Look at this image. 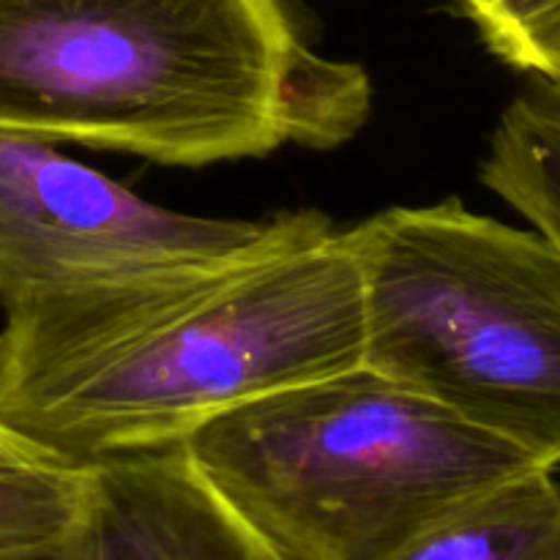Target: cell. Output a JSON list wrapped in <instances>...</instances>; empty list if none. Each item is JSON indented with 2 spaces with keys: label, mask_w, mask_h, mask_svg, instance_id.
<instances>
[{
  "label": "cell",
  "mask_w": 560,
  "mask_h": 560,
  "mask_svg": "<svg viewBox=\"0 0 560 560\" xmlns=\"http://www.w3.org/2000/svg\"><path fill=\"white\" fill-rule=\"evenodd\" d=\"M3 310L0 424L63 468L184 443L364 353L359 262L331 222L228 266Z\"/></svg>",
  "instance_id": "6da1fadb"
},
{
  "label": "cell",
  "mask_w": 560,
  "mask_h": 560,
  "mask_svg": "<svg viewBox=\"0 0 560 560\" xmlns=\"http://www.w3.org/2000/svg\"><path fill=\"white\" fill-rule=\"evenodd\" d=\"M370 109L282 0H0V131L159 164L331 148Z\"/></svg>",
  "instance_id": "7a4b0ae2"
},
{
  "label": "cell",
  "mask_w": 560,
  "mask_h": 560,
  "mask_svg": "<svg viewBox=\"0 0 560 560\" xmlns=\"http://www.w3.org/2000/svg\"><path fill=\"white\" fill-rule=\"evenodd\" d=\"M180 446L282 560H392L468 498L545 468L364 364L238 405Z\"/></svg>",
  "instance_id": "3957f363"
},
{
  "label": "cell",
  "mask_w": 560,
  "mask_h": 560,
  "mask_svg": "<svg viewBox=\"0 0 560 560\" xmlns=\"http://www.w3.org/2000/svg\"><path fill=\"white\" fill-rule=\"evenodd\" d=\"M364 299L361 364L560 465V249L459 200L345 230Z\"/></svg>",
  "instance_id": "277c9868"
},
{
  "label": "cell",
  "mask_w": 560,
  "mask_h": 560,
  "mask_svg": "<svg viewBox=\"0 0 560 560\" xmlns=\"http://www.w3.org/2000/svg\"><path fill=\"white\" fill-rule=\"evenodd\" d=\"M328 219L170 211L47 140L0 131V304L206 271L290 244Z\"/></svg>",
  "instance_id": "5b68a950"
},
{
  "label": "cell",
  "mask_w": 560,
  "mask_h": 560,
  "mask_svg": "<svg viewBox=\"0 0 560 560\" xmlns=\"http://www.w3.org/2000/svg\"><path fill=\"white\" fill-rule=\"evenodd\" d=\"M80 474L60 560H282L180 443L96 459Z\"/></svg>",
  "instance_id": "8992f818"
},
{
  "label": "cell",
  "mask_w": 560,
  "mask_h": 560,
  "mask_svg": "<svg viewBox=\"0 0 560 560\" xmlns=\"http://www.w3.org/2000/svg\"><path fill=\"white\" fill-rule=\"evenodd\" d=\"M556 470L512 476L454 506L392 560H560Z\"/></svg>",
  "instance_id": "52a82bcc"
},
{
  "label": "cell",
  "mask_w": 560,
  "mask_h": 560,
  "mask_svg": "<svg viewBox=\"0 0 560 560\" xmlns=\"http://www.w3.org/2000/svg\"><path fill=\"white\" fill-rule=\"evenodd\" d=\"M481 184L560 249V93L550 82L503 109Z\"/></svg>",
  "instance_id": "ba28073f"
},
{
  "label": "cell",
  "mask_w": 560,
  "mask_h": 560,
  "mask_svg": "<svg viewBox=\"0 0 560 560\" xmlns=\"http://www.w3.org/2000/svg\"><path fill=\"white\" fill-rule=\"evenodd\" d=\"M80 468L0 470V550L47 545L69 530L80 501Z\"/></svg>",
  "instance_id": "9c48e42d"
},
{
  "label": "cell",
  "mask_w": 560,
  "mask_h": 560,
  "mask_svg": "<svg viewBox=\"0 0 560 560\" xmlns=\"http://www.w3.org/2000/svg\"><path fill=\"white\" fill-rule=\"evenodd\" d=\"M487 47L520 71L560 80V0H459Z\"/></svg>",
  "instance_id": "30bf717a"
},
{
  "label": "cell",
  "mask_w": 560,
  "mask_h": 560,
  "mask_svg": "<svg viewBox=\"0 0 560 560\" xmlns=\"http://www.w3.org/2000/svg\"><path fill=\"white\" fill-rule=\"evenodd\" d=\"M44 465H55L44 457L38 448L22 441L16 432L0 424V470H22V468H44ZM63 468V465H60Z\"/></svg>",
  "instance_id": "8fae6325"
},
{
  "label": "cell",
  "mask_w": 560,
  "mask_h": 560,
  "mask_svg": "<svg viewBox=\"0 0 560 560\" xmlns=\"http://www.w3.org/2000/svg\"><path fill=\"white\" fill-rule=\"evenodd\" d=\"M60 539H63V536H60ZM60 539L47 541V545L0 550V560H60Z\"/></svg>",
  "instance_id": "7c38bea8"
},
{
  "label": "cell",
  "mask_w": 560,
  "mask_h": 560,
  "mask_svg": "<svg viewBox=\"0 0 560 560\" xmlns=\"http://www.w3.org/2000/svg\"><path fill=\"white\" fill-rule=\"evenodd\" d=\"M550 85H552V88H556V91L560 93V80H558V82H550Z\"/></svg>",
  "instance_id": "4fadbf2b"
}]
</instances>
